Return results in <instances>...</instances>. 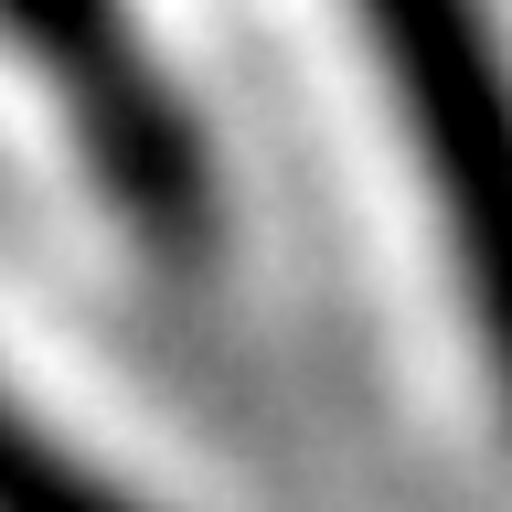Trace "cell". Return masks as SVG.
<instances>
[{"instance_id": "cell-1", "label": "cell", "mask_w": 512, "mask_h": 512, "mask_svg": "<svg viewBox=\"0 0 512 512\" xmlns=\"http://www.w3.org/2000/svg\"><path fill=\"white\" fill-rule=\"evenodd\" d=\"M352 22L438 214L480 374L512 416V54L491 32V0H352Z\"/></svg>"}, {"instance_id": "cell-2", "label": "cell", "mask_w": 512, "mask_h": 512, "mask_svg": "<svg viewBox=\"0 0 512 512\" xmlns=\"http://www.w3.org/2000/svg\"><path fill=\"white\" fill-rule=\"evenodd\" d=\"M11 43L43 75L64 139L86 160L96 203L160 256V267H203L224 235V182H214V139L192 118L182 75L150 54L139 0H0Z\"/></svg>"}, {"instance_id": "cell-3", "label": "cell", "mask_w": 512, "mask_h": 512, "mask_svg": "<svg viewBox=\"0 0 512 512\" xmlns=\"http://www.w3.org/2000/svg\"><path fill=\"white\" fill-rule=\"evenodd\" d=\"M0 512H160V502H139L86 448H64L43 416H11V502Z\"/></svg>"}]
</instances>
